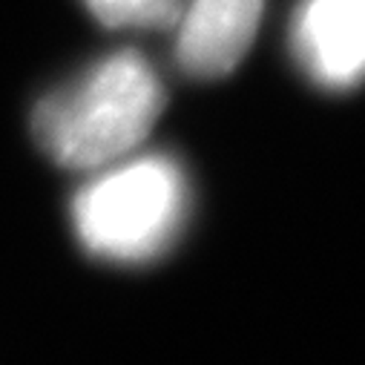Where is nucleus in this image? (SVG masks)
<instances>
[{
  "label": "nucleus",
  "instance_id": "f03ea898",
  "mask_svg": "<svg viewBox=\"0 0 365 365\" xmlns=\"http://www.w3.org/2000/svg\"><path fill=\"white\" fill-rule=\"evenodd\" d=\"M72 196V230L86 253L115 264H144L173 247L190 213L185 167L167 153L113 161Z\"/></svg>",
  "mask_w": 365,
  "mask_h": 365
},
{
  "label": "nucleus",
  "instance_id": "20e7f679",
  "mask_svg": "<svg viewBox=\"0 0 365 365\" xmlns=\"http://www.w3.org/2000/svg\"><path fill=\"white\" fill-rule=\"evenodd\" d=\"M264 0H181L173 55L190 78H222L233 72L256 41Z\"/></svg>",
  "mask_w": 365,
  "mask_h": 365
},
{
  "label": "nucleus",
  "instance_id": "39448f33",
  "mask_svg": "<svg viewBox=\"0 0 365 365\" xmlns=\"http://www.w3.org/2000/svg\"><path fill=\"white\" fill-rule=\"evenodd\" d=\"M93 18L110 29H170L181 0H83Z\"/></svg>",
  "mask_w": 365,
  "mask_h": 365
},
{
  "label": "nucleus",
  "instance_id": "f257e3e1",
  "mask_svg": "<svg viewBox=\"0 0 365 365\" xmlns=\"http://www.w3.org/2000/svg\"><path fill=\"white\" fill-rule=\"evenodd\" d=\"M161 110L158 69L138 49H118L43 96L32 113V133L55 164L93 173L133 155Z\"/></svg>",
  "mask_w": 365,
  "mask_h": 365
},
{
  "label": "nucleus",
  "instance_id": "7ed1b4c3",
  "mask_svg": "<svg viewBox=\"0 0 365 365\" xmlns=\"http://www.w3.org/2000/svg\"><path fill=\"white\" fill-rule=\"evenodd\" d=\"M291 52L325 89L365 81V0H299L291 18Z\"/></svg>",
  "mask_w": 365,
  "mask_h": 365
}]
</instances>
